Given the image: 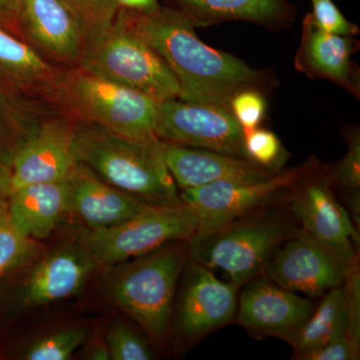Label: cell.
I'll return each instance as SVG.
<instances>
[{
    "mask_svg": "<svg viewBox=\"0 0 360 360\" xmlns=\"http://www.w3.org/2000/svg\"><path fill=\"white\" fill-rule=\"evenodd\" d=\"M243 148L248 160L272 170L283 158L281 141L269 130L255 129L243 134Z\"/></svg>",
    "mask_w": 360,
    "mask_h": 360,
    "instance_id": "83f0119b",
    "label": "cell"
},
{
    "mask_svg": "<svg viewBox=\"0 0 360 360\" xmlns=\"http://www.w3.org/2000/svg\"><path fill=\"white\" fill-rule=\"evenodd\" d=\"M84 328H70L45 336L25 352L28 360H66L86 340Z\"/></svg>",
    "mask_w": 360,
    "mask_h": 360,
    "instance_id": "4316f807",
    "label": "cell"
},
{
    "mask_svg": "<svg viewBox=\"0 0 360 360\" xmlns=\"http://www.w3.org/2000/svg\"><path fill=\"white\" fill-rule=\"evenodd\" d=\"M77 21L85 40V49L96 44L113 25L120 6L116 0H60Z\"/></svg>",
    "mask_w": 360,
    "mask_h": 360,
    "instance_id": "d4e9b609",
    "label": "cell"
},
{
    "mask_svg": "<svg viewBox=\"0 0 360 360\" xmlns=\"http://www.w3.org/2000/svg\"><path fill=\"white\" fill-rule=\"evenodd\" d=\"M53 105L77 122L96 123L129 139H158L160 101L78 66L61 70Z\"/></svg>",
    "mask_w": 360,
    "mask_h": 360,
    "instance_id": "3957f363",
    "label": "cell"
},
{
    "mask_svg": "<svg viewBox=\"0 0 360 360\" xmlns=\"http://www.w3.org/2000/svg\"><path fill=\"white\" fill-rule=\"evenodd\" d=\"M78 68L158 101L179 98V80L160 54L127 30L116 15L115 25L85 49Z\"/></svg>",
    "mask_w": 360,
    "mask_h": 360,
    "instance_id": "8992f818",
    "label": "cell"
},
{
    "mask_svg": "<svg viewBox=\"0 0 360 360\" xmlns=\"http://www.w3.org/2000/svg\"><path fill=\"white\" fill-rule=\"evenodd\" d=\"M281 220H234L213 231L195 233L189 239L193 262L224 272L229 283L238 286L264 274L270 258L292 236Z\"/></svg>",
    "mask_w": 360,
    "mask_h": 360,
    "instance_id": "5b68a950",
    "label": "cell"
},
{
    "mask_svg": "<svg viewBox=\"0 0 360 360\" xmlns=\"http://www.w3.org/2000/svg\"><path fill=\"white\" fill-rule=\"evenodd\" d=\"M291 205L307 233L341 255L356 257L352 246L359 241L356 227L326 180H311L303 184Z\"/></svg>",
    "mask_w": 360,
    "mask_h": 360,
    "instance_id": "2e32d148",
    "label": "cell"
},
{
    "mask_svg": "<svg viewBox=\"0 0 360 360\" xmlns=\"http://www.w3.org/2000/svg\"><path fill=\"white\" fill-rule=\"evenodd\" d=\"M198 226L193 210L184 203L149 205L122 224L92 229L84 245L96 264H120L175 241H188Z\"/></svg>",
    "mask_w": 360,
    "mask_h": 360,
    "instance_id": "52a82bcc",
    "label": "cell"
},
{
    "mask_svg": "<svg viewBox=\"0 0 360 360\" xmlns=\"http://www.w3.org/2000/svg\"><path fill=\"white\" fill-rule=\"evenodd\" d=\"M70 210L90 231L115 226L148 207V203L106 184L84 165L70 179Z\"/></svg>",
    "mask_w": 360,
    "mask_h": 360,
    "instance_id": "e0dca14e",
    "label": "cell"
},
{
    "mask_svg": "<svg viewBox=\"0 0 360 360\" xmlns=\"http://www.w3.org/2000/svg\"><path fill=\"white\" fill-rule=\"evenodd\" d=\"M177 309V326L186 340L217 330L236 317L239 286L191 262Z\"/></svg>",
    "mask_w": 360,
    "mask_h": 360,
    "instance_id": "7c38bea8",
    "label": "cell"
},
{
    "mask_svg": "<svg viewBox=\"0 0 360 360\" xmlns=\"http://www.w3.org/2000/svg\"><path fill=\"white\" fill-rule=\"evenodd\" d=\"M25 41L42 56L77 65L85 51L84 35L60 0H18Z\"/></svg>",
    "mask_w": 360,
    "mask_h": 360,
    "instance_id": "5bb4252c",
    "label": "cell"
},
{
    "mask_svg": "<svg viewBox=\"0 0 360 360\" xmlns=\"http://www.w3.org/2000/svg\"><path fill=\"white\" fill-rule=\"evenodd\" d=\"M9 221L18 233L32 240L49 238L70 210V180L30 184L11 194Z\"/></svg>",
    "mask_w": 360,
    "mask_h": 360,
    "instance_id": "d6986e66",
    "label": "cell"
},
{
    "mask_svg": "<svg viewBox=\"0 0 360 360\" xmlns=\"http://www.w3.org/2000/svg\"><path fill=\"white\" fill-rule=\"evenodd\" d=\"M356 262V257L341 255L302 231L277 248L264 274L285 290L315 297L343 285Z\"/></svg>",
    "mask_w": 360,
    "mask_h": 360,
    "instance_id": "ba28073f",
    "label": "cell"
},
{
    "mask_svg": "<svg viewBox=\"0 0 360 360\" xmlns=\"http://www.w3.org/2000/svg\"><path fill=\"white\" fill-rule=\"evenodd\" d=\"M194 25L221 20L270 22L286 13L283 0H174Z\"/></svg>",
    "mask_w": 360,
    "mask_h": 360,
    "instance_id": "cb8c5ba5",
    "label": "cell"
},
{
    "mask_svg": "<svg viewBox=\"0 0 360 360\" xmlns=\"http://www.w3.org/2000/svg\"><path fill=\"white\" fill-rule=\"evenodd\" d=\"M347 293V335L359 345L360 340V281L357 262L352 265L345 283Z\"/></svg>",
    "mask_w": 360,
    "mask_h": 360,
    "instance_id": "836d02e7",
    "label": "cell"
},
{
    "mask_svg": "<svg viewBox=\"0 0 360 360\" xmlns=\"http://www.w3.org/2000/svg\"><path fill=\"white\" fill-rule=\"evenodd\" d=\"M186 262L181 248L162 246L125 262L111 277L110 291L116 304L156 341L167 335L175 290Z\"/></svg>",
    "mask_w": 360,
    "mask_h": 360,
    "instance_id": "277c9868",
    "label": "cell"
},
{
    "mask_svg": "<svg viewBox=\"0 0 360 360\" xmlns=\"http://www.w3.org/2000/svg\"><path fill=\"white\" fill-rule=\"evenodd\" d=\"M75 148L78 163L106 184L148 205L182 203L163 160L160 139H129L96 123L75 120Z\"/></svg>",
    "mask_w": 360,
    "mask_h": 360,
    "instance_id": "7a4b0ae2",
    "label": "cell"
},
{
    "mask_svg": "<svg viewBox=\"0 0 360 360\" xmlns=\"http://www.w3.org/2000/svg\"><path fill=\"white\" fill-rule=\"evenodd\" d=\"M302 174V170L295 169L260 181L221 180L184 189L179 196L193 210L198 219L196 233H201L243 219L279 191L293 186Z\"/></svg>",
    "mask_w": 360,
    "mask_h": 360,
    "instance_id": "30bf717a",
    "label": "cell"
},
{
    "mask_svg": "<svg viewBox=\"0 0 360 360\" xmlns=\"http://www.w3.org/2000/svg\"><path fill=\"white\" fill-rule=\"evenodd\" d=\"M155 135L162 141L245 158L243 131L227 106L160 101Z\"/></svg>",
    "mask_w": 360,
    "mask_h": 360,
    "instance_id": "9c48e42d",
    "label": "cell"
},
{
    "mask_svg": "<svg viewBox=\"0 0 360 360\" xmlns=\"http://www.w3.org/2000/svg\"><path fill=\"white\" fill-rule=\"evenodd\" d=\"M359 359V345L347 335L338 336L321 347L302 355L300 360H355Z\"/></svg>",
    "mask_w": 360,
    "mask_h": 360,
    "instance_id": "1f68e13d",
    "label": "cell"
},
{
    "mask_svg": "<svg viewBox=\"0 0 360 360\" xmlns=\"http://www.w3.org/2000/svg\"><path fill=\"white\" fill-rule=\"evenodd\" d=\"M89 357L90 359L106 360L110 359V349H108V343H98L94 345L89 350Z\"/></svg>",
    "mask_w": 360,
    "mask_h": 360,
    "instance_id": "8d00e7d4",
    "label": "cell"
},
{
    "mask_svg": "<svg viewBox=\"0 0 360 360\" xmlns=\"http://www.w3.org/2000/svg\"><path fill=\"white\" fill-rule=\"evenodd\" d=\"M110 359L149 360L153 359L148 343L134 329L117 324L110 329L108 338Z\"/></svg>",
    "mask_w": 360,
    "mask_h": 360,
    "instance_id": "f1b7e54d",
    "label": "cell"
},
{
    "mask_svg": "<svg viewBox=\"0 0 360 360\" xmlns=\"http://www.w3.org/2000/svg\"><path fill=\"white\" fill-rule=\"evenodd\" d=\"M0 27L25 41L18 20V0H0Z\"/></svg>",
    "mask_w": 360,
    "mask_h": 360,
    "instance_id": "e575fe53",
    "label": "cell"
},
{
    "mask_svg": "<svg viewBox=\"0 0 360 360\" xmlns=\"http://www.w3.org/2000/svg\"><path fill=\"white\" fill-rule=\"evenodd\" d=\"M96 264L84 245L56 250L30 272L23 285V303L37 307L77 295Z\"/></svg>",
    "mask_w": 360,
    "mask_h": 360,
    "instance_id": "ac0fdd59",
    "label": "cell"
},
{
    "mask_svg": "<svg viewBox=\"0 0 360 360\" xmlns=\"http://www.w3.org/2000/svg\"><path fill=\"white\" fill-rule=\"evenodd\" d=\"M336 181L350 196L359 195L360 186V143L359 137H354L349 151L341 161L336 172Z\"/></svg>",
    "mask_w": 360,
    "mask_h": 360,
    "instance_id": "d6a6232c",
    "label": "cell"
},
{
    "mask_svg": "<svg viewBox=\"0 0 360 360\" xmlns=\"http://www.w3.org/2000/svg\"><path fill=\"white\" fill-rule=\"evenodd\" d=\"M117 18L165 61L179 80L181 101L229 106L236 92L258 77L240 59L201 41L193 21L180 11L120 8Z\"/></svg>",
    "mask_w": 360,
    "mask_h": 360,
    "instance_id": "6da1fadb",
    "label": "cell"
},
{
    "mask_svg": "<svg viewBox=\"0 0 360 360\" xmlns=\"http://www.w3.org/2000/svg\"><path fill=\"white\" fill-rule=\"evenodd\" d=\"M120 8L150 13L160 7L158 0H116Z\"/></svg>",
    "mask_w": 360,
    "mask_h": 360,
    "instance_id": "d590c367",
    "label": "cell"
},
{
    "mask_svg": "<svg viewBox=\"0 0 360 360\" xmlns=\"http://www.w3.org/2000/svg\"><path fill=\"white\" fill-rule=\"evenodd\" d=\"M352 40L321 30L310 15L303 22L302 46L296 59L298 70L328 78L352 89Z\"/></svg>",
    "mask_w": 360,
    "mask_h": 360,
    "instance_id": "7402d4cb",
    "label": "cell"
},
{
    "mask_svg": "<svg viewBox=\"0 0 360 360\" xmlns=\"http://www.w3.org/2000/svg\"><path fill=\"white\" fill-rule=\"evenodd\" d=\"M75 136V120L70 116L46 118L14 158L7 194L30 184L70 179L79 165Z\"/></svg>",
    "mask_w": 360,
    "mask_h": 360,
    "instance_id": "8fae6325",
    "label": "cell"
},
{
    "mask_svg": "<svg viewBox=\"0 0 360 360\" xmlns=\"http://www.w3.org/2000/svg\"><path fill=\"white\" fill-rule=\"evenodd\" d=\"M236 309V321L259 335L288 340L307 321L314 304L292 291L255 277L245 283Z\"/></svg>",
    "mask_w": 360,
    "mask_h": 360,
    "instance_id": "4fadbf2b",
    "label": "cell"
},
{
    "mask_svg": "<svg viewBox=\"0 0 360 360\" xmlns=\"http://www.w3.org/2000/svg\"><path fill=\"white\" fill-rule=\"evenodd\" d=\"M61 70L63 68L52 65L32 45L0 27L1 84L54 108V92Z\"/></svg>",
    "mask_w": 360,
    "mask_h": 360,
    "instance_id": "ffe728a7",
    "label": "cell"
},
{
    "mask_svg": "<svg viewBox=\"0 0 360 360\" xmlns=\"http://www.w3.org/2000/svg\"><path fill=\"white\" fill-rule=\"evenodd\" d=\"M37 250V241L18 233L9 221L7 210H0V277L32 259Z\"/></svg>",
    "mask_w": 360,
    "mask_h": 360,
    "instance_id": "484cf974",
    "label": "cell"
},
{
    "mask_svg": "<svg viewBox=\"0 0 360 360\" xmlns=\"http://www.w3.org/2000/svg\"><path fill=\"white\" fill-rule=\"evenodd\" d=\"M229 108L243 134L257 129L265 111L264 97L253 90L241 89L231 97Z\"/></svg>",
    "mask_w": 360,
    "mask_h": 360,
    "instance_id": "f546056e",
    "label": "cell"
},
{
    "mask_svg": "<svg viewBox=\"0 0 360 360\" xmlns=\"http://www.w3.org/2000/svg\"><path fill=\"white\" fill-rule=\"evenodd\" d=\"M347 293L345 284L328 291L316 310L288 338L295 350L293 359L321 347L338 336L347 335Z\"/></svg>",
    "mask_w": 360,
    "mask_h": 360,
    "instance_id": "603a6c76",
    "label": "cell"
},
{
    "mask_svg": "<svg viewBox=\"0 0 360 360\" xmlns=\"http://www.w3.org/2000/svg\"><path fill=\"white\" fill-rule=\"evenodd\" d=\"M44 103L0 82V191L4 193L14 158L46 120Z\"/></svg>",
    "mask_w": 360,
    "mask_h": 360,
    "instance_id": "44dd1931",
    "label": "cell"
},
{
    "mask_svg": "<svg viewBox=\"0 0 360 360\" xmlns=\"http://www.w3.org/2000/svg\"><path fill=\"white\" fill-rule=\"evenodd\" d=\"M311 4L314 11L310 18L321 30L345 37L357 32L356 26L345 20L333 0H311Z\"/></svg>",
    "mask_w": 360,
    "mask_h": 360,
    "instance_id": "4dcf8cb0",
    "label": "cell"
},
{
    "mask_svg": "<svg viewBox=\"0 0 360 360\" xmlns=\"http://www.w3.org/2000/svg\"><path fill=\"white\" fill-rule=\"evenodd\" d=\"M163 160L181 191L221 180L260 181L277 174L248 158L161 141Z\"/></svg>",
    "mask_w": 360,
    "mask_h": 360,
    "instance_id": "9a60e30c",
    "label": "cell"
}]
</instances>
